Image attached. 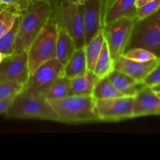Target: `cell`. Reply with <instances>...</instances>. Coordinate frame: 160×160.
I'll use <instances>...</instances> for the list:
<instances>
[{
  "instance_id": "6da1fadb",
  "label": "cell",
  "mask_w": 160,
  "mask_h": 160,
  "mask_svg": "<svg viewBox=\"0 0 160 160\" xmlns=\"http://www.w3.org/2000/svg\"><path fill=\"white\" fill-rule=\"evenodd\" d=\"M53 10V3L45 0H35L20 12L15 53L28 51L33 41L52 17Z\"/></svg>"
},
{
  "instance_id": "f546056e",
  "label": "cell",
  "mask_w": 160,
  "mask_h": 160,
  "mask_svg": "<svg viewBox=\"0 0 160 160\" xmlns=\"http://www.w3.org/2000/svg\"><path fill=\"white\" fill-rule=\"evenodd\" d=\"M15 96L9 97V98H5V99L0 100V115L5 114V112H6L8 108L9 107V106L11 105V103H12L13 100Z\"/></svg>"
},
{
  "instance_id": "d6986e66",
  "label": "cell",
  "mask_w": 160,
  "mask_h": 160,
  "mask_svg": "<svg viewBox=\"0 0 160 160\" xmlns=\"http://www.w3.org/2000/svg\"><path fill=\"white\" fill-rule=\"evenodd\" d=\"M104 40L103 31H101L96 37H94L90 42L86 44V45L84 46L88 71L93 72L96 62L101 52Z\"/></svg>"
},
{
  "instance_id": "4fadbf2b",
  "label": "cell",
  "mask_w": 160,
  "mask_h": 160,
  "mask_svg": "<svg viewBox=\"0 0 160 160\" xmlns=\"http://www.w3.org/2000/svg\"><path fill=\"white\" fill-rule=\"evenodd\" d=\"M160 62V58L148 61L137 62L121 56L114 61V70L129 75L136 81L142 82L147 74Z\"/></svg>"
},
{
  "instance_id": "9a60e30c",
  "label": "cell",
  "mask_w": 160,
  "mask_h": 160,
  "mask_svg": "<svg viewBox=\"0 0 160 160\" xmlns=\"http://www.w3.org/2000/svg\"><path fill=\"white\" fill-rule=\"evenodd\" d=\"M136 0H115L107 12L104 26L122 17L136 20Z\"/></svg>"
},
{
  "instance_id": "8992f818",
  "label": "cell",
  "mask_w": 160,
  "mask_h": 160,
  "mask_svg": "<svg viewBox=\"0 0 160 160\" xmlns=\"http://www.w3.org/2000/svg\"><path fill=\"white\" fill-rule=\"evenodd\" d=\"M56 10L54 17L58 24L70 34L77 48H83L86 45V41L81 6L69 0H60Z\"/></svg>"
},
{
  "instance_id": "603a6c76",
  "label": "cell",
  "mask_w": 160,
  "mask_h": 160,
  "mask_svg": "<svg viewBox=\"0 0 160 160\" xmlns=\"http://www.w3.org/2000/svg\"><path fill=\"white\" fill-rule=\"evenodd\" d=\"M19 17L13 27L7 33L0 38V52L5 57L12 56L15 53V43L18 31Z\"/></svg>"
},
{
  "instance_id": "484cf974",
  "label": "cell",
  "mask_w": 160,
  "mask_h": 160,
  "mask_svg": "<svg viewBox=\"0 0 160 160\" xmlns=\"http://www.w3.org/2000/svg\"><path fill=\"white\" fill-rule=\"evenodd\" d=\"M24 85L13 81H0V100L15 96L20 93Z\"/></svg>"
},
{
  "instance_id": "9c48e42d",
  "label": "cell",
  "mask_w": 160,
  "mask_h": 160,
  "mask_svg": "<svg viewBox=\"0 0 160 160\" xmlns=\"http://www.w3.org/2000/svg\"><path fill=\"white\" fill-rule=\"evenodd\" d=\"M134 97L122 96L109 99H95V106L100 121H119L133 118Z\"/></svg>"
},
{
  "instance_id": "4dcf8cb0",
  "label": "cell",
  "mask_w": 160,
  "mask_h": 160,
  "mask_svg": "<svg viewBox=\"0 0 160 160\" xmlns=\"http://www.w3.org/2000/svg\"><path fill=\"white\" fill-rule=\"evenodd\" d=\"M34 1H35V0H20V3H21L22 11H23L24 9H26L28 6H30V5H31Z\"/></svg>"
},
{
  "instance_id": "2e32d148",
  "label": "cell",
  "mask_w": 160,
  "mask_h": 160,
  "mask_svg": "<svg viewBox=\"0 0 160 160\" xmlns=\"http://www.w3.org/2000/svg\"><path fill=\"white\" fill-rule=\"evenodd\" d=\"M98 81L97 75L91 71L75 77L70 81V95H93V89Z\"/></svg>"
},
{
  "instance_id": "1f68e13d",
  "label": "cell",
  "mask_w": 160,
  "mask_h": 160,
  "mask_svg": "<svg viewBox=\"0 0 160 160\" xmlns=\"http://www.w3.org/2000/svg\"><path fill=\"white\" fill-rule=\"evenodd\" d=\"M150 1H152V0H136V8L143 6L144 4H145V3L148 2H150Z\"/></svg>"
},
{
  "instance_id": "e0dca14e",
  "label": "cell",
  "mask_w": 160,
  "mask_h": 160,
  "mask_svg": "<svg viewBox=\"0 0 160 160\" xmlns=\"http://www.w3.org/2000/svg\"><path fill=\"white\" fill-rule=\"evenodd\" d=\"M76 46L70 34L64 28L58 24V34L56 39V58L61 63L65 65L72 57L76 49Z\"/></svg>"
},
{
  "instance_id": "ffe728a7",
  "label": "cell",
  "mask_w": 160,
  "mask_h": 160,
  "mask_svg": "<svg viewBox=\"0 0 160 160\" xmlns=\"http://www.w3.org/2000/svg\"><path fill=\"white\" fill-rule=\"evenodd\" d=\"M114 70V60L112 59L108 48V43L104 40L101 52L96 62L93 73L99 79L108 76Z\"/></svg>"
},
{
  "instance_id": "3957f363",
  "label": "cell",
  "mask_w": 160,
  "mask_h": 160,
  "mask_svg": "<svg viewBox=\"0 0 160 160\" xmlns=\"http://www.w3.org/2000/svg\"><path fill=\"white\" fill-rule=\"evenodd\" d=\"M8 119L41 120L58 122L57 116L43 96H33L20 92L5 112Z\"/></svg>"
},
{
  "instance_id": "8fae6325",
  "label": "cell",
  "mask_w": 160,
  "mask_h": 160,
  "mask_svg": "<svg viewBox=\"0 0 160 160\" xmlns=\"http://www.w3.org/2000/svg\"><path fill=\"white\" fill-rule=\"evenodd\" d=\"M85 29L86 44L90 42L103 29L100 6L98 0H86L81 5Z\"/></svg>"
},
{
  "instance_id": "f1b7e54d",
  "label": "cell",
  "mask_w": 160,
  "mask_h": 160,
  "mask_svg": "<svg viewBox=\"0 0 160 160\" xmlns=\"http://www.w3.org/2000/svg\"><path fill=\"white\" fill-rule=\"evenodd\" d=\"M100 6V12H101V19H102V25L104 26V22L105 16L107 12L111 7V5L114 3L115 0H98Z\"/></svg>"
},
{
  "instance_id": "277c9868",
  "label": "cell",
  "mask_w": 160,
  "mask_h": 160,
  "mask_svg": "<svg viewBox=\"0 0 160 160\" xmlns=\"http://www.w3.org/2000/svg\"><path fill=\"white\" fill-rule=\"evenodd\" d=\"M57 34L58 23L53 14L27 51L29 76L39 66L56 58Z\"/></svg>"
},
{
  "instance_id": "e575fe53",
  "label": "cell",
  "mask_w": 160,
  "mask_h": 160,
  "mask_svg": "<svg viewBox=\"0 0 160 160\" xmlns=\"http://www.w3.org/2000/svg\"><path fill=\"white\" fill-rule=\"evenodd\" d=\"M4 58H5V56H3V53H2L1 52H0V63H1V62H3V59H4Z\"/></svg>"
},
{
  "instance_id": "5b68a950",
  "label": "cell",
  "mask_w": 160,
  "mask_h": 160,
  "mask_svg": "<svg viewBox=\"0 0 160 160\" xmlns=\"http://www.w3.org/2000/svg\"><path fill=\"white\" fill-rule=\"evenodd\" d=\"M133 48H144L160 58V9L146 18L136 20L125 51Z\"/></svg>"
},
{
  "instance_id": "d6a6232c",
  "label": "cell",
  "mask_w": 160,
  "mask_h": 160,
  "mask_svg": "<svg viewBox=\"0 0 160 160\" xmlns=\"http://www.w3.org/2000/svg\"><path fill=\"white\" fill-rule=\"evenodd\" d=\"M69 1L75 3V4H77V5H79V6H81V5H83V3L86 1V0H69Z\"/></svg>"
},
{
  "instance_id": "30bf717a",
  "label": "cell",
  "mask_w": 160,
  "mask_h": 160,
  "mask_svg": "<svg viewBox=\"0 0 160 160\" xmlns=\"http://www.w3.org/2000/svg\"><path fill=\"white\" fill-rule=\"evenodd\" d=\"M28 78L27 51L5 57L0 63V81H13L24 85Z\"/></svg>"
},
{
  "instance_id": "44dd1931",
  "label": "cell",
  "mask_w": 160,
  "mask_h": 160,
  "mask_svg": "<svg viewBox=\"0 0 160 160\" xmlns=\"http://www.w3.org/2000/svg\"><path fill=\"white\" fill-rule=\"evenodd\" d=\"M93 96L95 99H109L125 96L122 95L117 88L113 84L108 76L99 79L96 84L93 92Z\"/></svg>"
},
{
  "instance_id": "ac0fdd59",
  "label": "cell",
  "mask_w": 160,
  "mask_h": 160,
  "mask_svg": "<svg viewBox=\"0 0 160 160\" xmlns=\"http://www.w3.org/2000/svg\"><path fill=\"white\" fill-rule=\"evenodd\" d=\"M88 71L85 48H78L75 49L72 57L64 66V76L69 79L84 74Z\"/></svg>"
},
{
  "instance_id": "52a82bcc",
  "label": "cell",
  "mask_w": 160,
  "mask_h": 160,
  "mask_svg": "<svg viewBox=\"0 0 160 160\" xmlns=\"http://www.w3.org/2000/svg\"><path fill=\"white\" fill-rule=\"evenodd\" d=\"M64 76V65L56 58L39 66L29 76L21 92L33 96H43L55 81Z\"/></svg>"
},
{
  "instance_id": "8d00e7d4",
  "label": "cell",
  "mask_w": 160,
  "mask_h": 160,
  "mask_svg": "<svg viewBox=\"0 0 160 160\" xmlns=\"http://www.w3.org/2000/svg\"><path fill=\"white\" fill-rule=\"evenodd\" d=\"M45 1H47V2H50L53 3V4H54V2H55V0H45Z\"/></svg>"
},
{
  "instance_id": "7a4b0ae2",
  "label": "cell",
  "mask_w": 160,
  "mask_h": 160,
  "mask_svg": "<svg viewBox=\"0 0 160 160\" xmlns=\"http://www.w3.org/2000/svg\"><path fill=\"white\" fill-rule=\"evenodd\" d=\"M56 112L58 122L64 123H87L100 121L93 95H67L49 101Z\"/></svg>"
},
{
  "instance_id": "d590c367",
  "label": "cell",
  "mask_w": 160,
  "mask_h": 160,
  "mask_svg": "<svg viewBox=\"0 0 160 160\" xmlns=\"http://www.w3.org/2000/svg\"><path fill=\"white\" fill-rule=\"evenodd\" d=\"M155 93L156 94V95H157V96H158V98H160V92H155Z\"/></svg>"
},
{
  "instance_id": "7402d4cb",
  "label": "cell",
  "mask_w": 160,
  "mask_h": 160,
  "mask_svg": "<svg viewBox=\"0 0 160 160\" xmlns=\"http://www.w3.org/2000/svg\"><path fill=\"white\" fill-rule=\"evenodd\" d=\"M70 81L71 79L62 76L58 78L54 84L43 95L48 101H53L64 98L70 95Z\"/></svg>"
},
{
  "instance_id": "ba28073f",
  "label": "cell",
  "mask_w": 160,
  "mask_h": 160,
  "mask_svg": "<svg viewBox=\"0 0 160 160\" xmlns=\"http://www.w3.org/2000/svg\"><path fill=\"white\" fill-rule=\"evenodd\" d=\"M136 20V19L122 17L103 27L104 39L114 61L126 49Z\"/></svg>"
},
{
  "instance_id": "d4e9b609",
  "label": "cell",
  "mask_w": 160,
  "mask_h": 160,
  "mask_svg": "<svg viewBox=\"0 0 160 160\" xmlns=\"http://www.w3.org/2000/svg\"><path fill=\"white\" fill-rule=\"evenodd\" d=\"M122 56L127 59L137 62H148L158 58L153 52L142 48H130L124 52Z\"/></svg>"
},
{
  "instance_id": "cb8c5ba5",
  "label": "cell",
  "mask_w": 160,
  "mask_h": 160,
  "mask_svg": "<svg viewBox=\"0 0 160 160\" xmlns=\"http://www.w3.org/2000/svg\"><path fill=\"white\" fill-rule=\"evenodd\" d=\"M20 14L16 9L3 6L0 11V38L13 27Z\"/></svg>"
},
{
  "instance_id": "74e56055",
  "label": "cell",
  "mask_w": 160,
  "mask_h": 160,
  "mask_svg": "<svg viewBox=\"0 0 160 160\" xmlns=\"http://www.w3.org/2000/svg\"><path fill=\"white\" fill-rule=\"evenodd\" d=\"M3 8V6H2V5H0V11L2 10V9Z\"/></svg>"
},
{
  "instance_id": "5bb4252c",
  "label": "cell",
  "mask_w": 160,
  "mask_h": 160,
  "mask_svg": "<svg viewBox=\"0 0 160 160\" xmlns=\"http://www.w3.org/2000/svg\"><path fill=\"white\" fill-rule=\"evenodd\" d=\"M108 78L118 90L125 96L134 97L144 86L142 82H139L129 75L116 70H113L108 75Z\"/></svg>"
},
{
  "instance_id": "7c38bea8",
  "label": "cell",
  "mask_w": 160,
  "mask_h": 160,
  "mask_svg": "<svg viewBox=\"0 0 160 160\" xmlns=\"http://www.w3.org/2000/svg\"><path fill=\"white\" fill-rule=\"evenodd\" d=\"M160 115V98L152 88L144 86L134 96L133 117Z\"/></svg>"
},
{
  "instance_id": "836d02e7",
  "label": "cell",
  "mask_w": 160,
  "mask_h": 160,
  "mask_svg": "<svg viewBox=\"0 0 160 160\" xmlns=\"http://www.w3.org/2000/svg\"><path fill=\"white\" fill-rule=\"evenodd\" d=\"M152 89L154 91V92H160V84H158V85H156V86H155V87L152 88Z\"/></svg>"
},
{
  "instance_id": "83f0119b",
  "label": "cell",
  "mask_w": 160,
  "mask_h": 160,
  "mask_svg": "<svg viewBox=\"0 0 160 160\" xmlns=\"http://www.w3.org/2000/svg\"><path fill=\"white\" fill-rule=\"evenodd\" d=\"M143 84L147 87L153 88L160 84V62L146 76Z\"/></svg>"
},
{
  "instance_id": "4316f807",
  "label": "cell",
  "mask_w": 160,
  "mask_h": 160,
  "mask_svg": "<svg viewBox=\"0 0 160 160\" xmlns=\"http://www.w3.org/2000/svg\"><path fill=\"white\" fill-rule=\"evenodd\" d=\"M160 9V0H152L136 8V20H142Z\"/></svg>"
}]
</instances>
